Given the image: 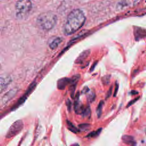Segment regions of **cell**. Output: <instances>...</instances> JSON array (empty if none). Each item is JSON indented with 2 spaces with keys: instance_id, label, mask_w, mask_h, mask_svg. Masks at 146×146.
Returning a JSON list of instances; mask_svg holds the SVG:
<instances>
[{
  "instance_id": "obj_4",
  "label": "cell",
  "mask_w": 146,
  "mask_h": 146,
  "mask_svg": "<svg viewBox=\"0 0 146 146\" xmlns=\"http://www.w3.org/2000/svg\"><path fill=\"white\" fill-rule=\"evenodd\" d=\"M23 128V123L21 120H18L15 121L9 128L6 135V137L10 139L15 136L22 131Z\"/></svg>"
},
{
  "instance_id": "obj_8",
  "label": "cell",
  "mask_w": 146,
  "mask_h": 146,
  "mask_svg": "<svg viewBox=\"0 0 146 146\" xmlns=\"http://www.w3.org/2000/svg\"><path fill=\"white\" fill-rule=\"evenodd\" d=\"M71 82V79L64 78L59 79L57 83L58 88L59 90H63L65 88L66 86Z\"/></svg>"
},
{
  "instance_id": "obj_3",
  "label": "cell",
  "mask_w": 146,
  "mask_h": 146,
  "mask_svg": "<svg viewBox=\"0 0 146 146\" xmlns=\"http://www.w3.org/2000/svg\"><path fill=\"white\" fill-rule=\"evenodd\" d=\"M30 0H18L15 4V15L17 19H23L28 17L31 9Z\"/></svg>"
},
{
  "instance_id": "obj_20",
  "label": "cell",
  "mask_w": 146,
  "mask_h": 146,
  "mask_svg": "<svg viewBox=\"0 0 146 146\" xmlns=\"http://www.w3.org/2000/svg\"><path fill=\"white\" fill-rule=\"evenodd\" d=\"M102 81L104 84H108L110 81V76H108V75L104 76L102 79Z\"/></svg>"
},
{
  "instance_id": "obj_12",
  "label": "cell",
  "mask_w": 146,
  "mask_h": 146,
  "mask_svg": "<svg viewBox=\"0 0 146 146\" xmlns=\"http://www.w3.org/2000/svg\"><path fill=\"white\" fill-rule=\"evenodd\" d=\"M67 124L68 127V129L71 131V132L74 133H78L79 132V130L78 128H77L74 124H72V123L68 120H67Z\"/></svg>"
},
{
  "instance_id": "obj_2",
  "label": "cell",
  "mask_w": 146,
  "mask_h": 146,
  "mask_svg": "<svg viewBox=\"0 0 146 146\" xmlns=\"http://www.w3.org/2000/svg\"><path fill=\"white\" fill-rule=\"evenodd\" d=\"M56 22V15L51 11L44 12L39 14L36 19L38 26L42 30L46 31H49L53 29Z\"/></svg>"
},
{
  "instance_id": "obj_18",
  "label": "cell",
  "mask_w": 146,
  "mask_h": 146,
  "mask_svg": "<svg viewBox=\"0 0 146 146\" xmlns=\"http://www.w3.org/2000/svg\"><path fill=\"white\" fill-rule=\"evenodd\" d=\"M90 125L87 123H83L79 125V128L83 131L88 130L90 128Z\"/></svg>"
},
{
  "instance_id": "obj_11",
  "label": "cell",
  "mask_w": 146,
  "mask_h": 146,
  "mask_svg": "<svg viewBox=\"0 0 146 146\" xmlns=\"http://www.w3.org/2000/svg\"><path fill=\"white\" fill-rule=\"evenodd\" d=\"M11 82V79L10 77H5L1 78V92H2L4 89H5L7 86L10 84Z\"/></svg>"
},
{
  "instance_id": "obj_1",
  "label": "cell",
  "mask_w": 146,
  "mask_h": 146,
  "mask_svg": "<svg viewBox=\"0 0 146 146\" xmlns=\"http://www.w3.org/2000/svg\"><path fill=\"white\" fill-rule=\"evenodd\" d=\"M85 21V15L81 10L76 9L72 10L68 14L63 26V33L66 35L75 33L83 26Z\"/></svg>"
},
{
  "instance_id": "obj_22",
  "label": "cell",
  "mask_w": 146,
  "mask_h": 146,
  "mask_svg": "<svg viewBox=\"0 0 146 146\" xmlns=\"http://www.w3.org/2000/svg\"><path fill=\"white\" fill-rule=\"evenodd\" d=\"M112 87H111L110 89L108 90V92L107 94V95H106V98H108L109 96H110V95L111 94V92H112Z\"/></svg>"
},
{
  "instance_id": "obj_23",
  "label": "cell",
  "mask_w": 146,
  "mask_h": 146,
  "mask_svg": "<svg viewBox=\"0 0 146 146\" xmlns=\"http://www.w3.org/2000/svg\"><path fill=\"white\" fill-rule=\"evenodd\" d=\"M89 91V89H88V87H84V89L83 90V93H87V92H88Z\"/></svg>"
},
{
  "instance_id": "obj_19",
  "label": "cell",
  "mask_w": 146,
  "mask_h": 146,
  "mask_svg": "<svg viewBox=\"0 0 146 146\" xmlns=\"http://www.w3.org/2000/svg\"><path fill=\"white\" fill-rule=\"evenodd\" d=\"M95 93L93 92H90L87 96V99L90 102H93L95 99Z\"/></svg>"
},
{
  "instance_id": "obj_24",
  "label": "cell",
  "mask_w": 146,
  "mask_h": 146,
  "mask_svg": "<svg viewBox=\"0 0 146 146\" xmlns=\"http://www.w3.org/2000/svg\"><path fill=\"white\" fill-rule=\"evenodd\" d=\"M117 88H118V86L117 84H116V87H115V92H114V94H113V96H115L116 95V93H117Z\"/></svg>"
},
{
  "instance_id": "obj_7",
  "label": "cell",
  "mask_w": 146,
  "mask_h": 146,
  "mask_svg": "<svg viewBox=\"0 0 146 146\" xmlns=\"http://www.w3.org/2000/svg\"><path fill=\"white\" fill-rule=\"evenodd\" d=\"M78 98L76 97V99L75 100V103H74V111L76 113L78 114V115H82L83 113V111L84 110L85 107L80 104L78 100V99H77Z\"/></svg>"
},
{
  "instance_id": "obj_21",
  "label": "cell",
  "mask_w": 146,
  "mask_h": 146,
  "mask_svg": "<svg viewBox=\"0 0 146 146\" xmlns=\"http://www.w3.org/2000/svg\"><path fill=\"white\" fill-rule=\"evenodd\" d=\"M66 104H67V106L68 110L70 111L71 108V102H70V100H67V101H66Z\"/></svg>"
},
{
  "instance_id": "obj_6",
  "label": "cell",
  "mask_w": 146,
  "mask_h": 146,
  "mask_svg": "<svg viewBox=\"0 0 146 146\" xmlns=\"http://www.w3.org/2000/svg\"><path fill=\"white\" fill-rule=\"evenodd\" d=\"M35 83H33L31 84V85L30 86V87L28 89V91H27V92L25 94V95L23 96H22L19 100L15 104V105L13 106V107L11 108L12 110H15L17 108H18L20 105H21L26 99L27 97L28 96V95L30 94V93L33 91V90L35 88Z\"/></svg>"
},
{
  "instance_id": "obj_17",
  "label": "cell",
  "mask_w": 146,
  "mask_h": 146,
  "mask_svg": "<svg viewBox=\"0 0 146 146\" xmlns=\"http://www.w3.org/2000/svg\"><path fill=\"white\" fill-rule=\"evenodd\" d=\"M101 130H102V128H99L98 130H96V131H93V132L90 133L86 137H96L98 135H99V134L101 132Z\"/></svg>"
},
{
  "instance_id": "obj_26",
  "label": "cell",
  "mask_w": 146,
  "mask_h": 146,
  "mask_svg": "<svg viewBox=\"0 0 146 146\" xmlns=\"http://www.w3.org/2000/svg\"><path fill=\"white\" fill-rule=\"evenodd\" d=\"M145 135H146V127H145Z\"/></svg>"
},
{
  "instance_id": "obj_25",
  "label": "cell",
  "mask_w": 146,
  "mask_h": 146,
  "mask_svg": "<svg viewBox=\"0 0 146 146\" xmlns=\"http://www.w3.org/2000/svg\"><path fill=\"white\" fill-rule=\"evenodd\" d=\"M71 146H79V145L78 144H77V143H75V144H72Z\"/></svg>"
},
{
  "instance_id": "obj_16",
  "label": "cell",
  "mask_w": 146,
  "mask_h": 146,
  "mask_svg": "<svg viewBox=\"0 0 146 146\" xmlns=\"http://www.w3.org/2000/svg\"><path fill=\"white\" fill-rule=\"evenodd\" d=\"M82 115H83V117H89L90 116V115H91V110H90V108L88 106L85 107L83 113Z\"/></svg>"
},
{
  "instance_id": "obj_10",
  "label": "cell",
  "mask_w": 146,
  "mask_h": 146,
  "mask_svg": "<svg viewBox=\"0 0 146 146\" xmlns=\"http://www.w3.org/2000/svg\"><path fill=\"white\" fill-rule=\"evenodd\" d=\"M62 38L60 37H55L49 43V47L51 49L56 48L58 45L62 42Z\"/></svg>"
},
{
  "instance_id": "obj_13",
  "label": "cell",
  "mask_w": 146,
  "mask_h": 146,
  "mask_svg": "<svg viewBox=\"0 0 146 146\" xmlns=\"http://www.w3.org/2000/svg\"><path fill=\"white\" fill-rule=\"evenodd\" d=\"M104 104V102L103 101H100L96 108V114L98 115V117H100L101 116L102 113V108H103V106Z\"/></svg>"
},
{
  "instance_id": "obj_9",
  "label": "cell",
  "mask_w": 146,
  "mask_h": 146,
  "mask_svg": "<svg viewBox=\"0 0 146 146\" xmlns=\"http://www.w3.org/2000/svg\"><path fill=\"white\" fill-rule=\"evenodd\" d=\"M122 140L123 142L130 146H135L136 143L135 140L133 139V137L128 136V135H124L122 137Z\"/></svg>"
},
{
  "instance_id": "obj_15",
  "label": "cell",
  "mask_w": 146,
  "mask_h": 146,
  "mask_svg": "<svg viewBox=\"0 0 146 146\" xmlns=\"http://www.w3.org/2000/svg\"><path fill=\"white\" fill-rule=\"evenodd\" d=\"M129 5V2L127 0H123L120 2H119L117 4V7L119 9H122L124 7L128 6Z\"/></svg>"
},
{
  "instance_id": "obj_5",
  "label": "cell",
  "mask_w": 146,
  "mask_h": 146,
  "mask_svg": "<svg viewBox=\"0 0 146 146\" xmlns=\"http://www.w3.org/2000/svg\"><path fill=\"white\" fill-rule=\"evenodd\" d=\"M18 92L17 88H13L6 92L2 98L1 99V104L2 106H5L6 104L13 97L15 96L16 94Z\"/></svg>"
},
{
  "instance_id": "obj_14",
  "label": "cell",
  "mask_w": 146,
  "mask_h": 146,
  "mask_svg": "<svg viewBox=\"0 0 146 146\" xmlns=\"http://www.w3.org/2000/svg\"><path fill=\"white\" fill-rule=\"evenodd\" d=\"M89 54V51H85L84 52H83L80 55V56L78 57V58L76 60V62H82V60H83Z\"/></svg>"
}]
</instances>
